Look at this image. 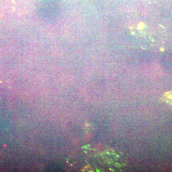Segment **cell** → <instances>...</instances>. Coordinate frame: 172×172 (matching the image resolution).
Masks as SVG:
<instances>
[{"label": "cell", "instance_id": "6da1fadb", "mask_svg": "<svg viewBox=\"0 0 172 172\" xmlns=\"http://www.w3.org/2000/svg\"><path fill=\"white\" fill-rule=\"evenodd\" d=\"M164 98H165V101L167 102L172 104V94L170 93H166Z\"/></svg>", "mask_w": 172, "mask_h": 172}]
</instances>
